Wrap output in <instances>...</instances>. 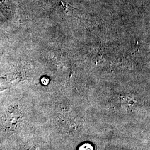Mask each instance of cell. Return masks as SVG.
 Segmentation results:
<instances>
[{
	"label": "cell",
	"mask_w": 150,
	"mask_h": 150,
	"mask_svg": "<svg viewBox=\"0 0 150 150\" xmlns=\"http://www.w3.org/2000/svg\"><path fill=\"white\" fill-rule=\"evenodd\" d=\"M79 150H93V147L91 144L86 143L81 145L79 147Z\"/></svg>",
	"instance_id": "cell-1"
},
{
	"label": "cell",
	"mask_w": 150,
	"mask_h": 150,
	"mask_svg": "<svg viewBox=\"0 0 150 150\" xmlns=\"http://www.w3.org/2000/svg\"></svg>",
	"instance_id": "cell-2"
}]
</instances>
